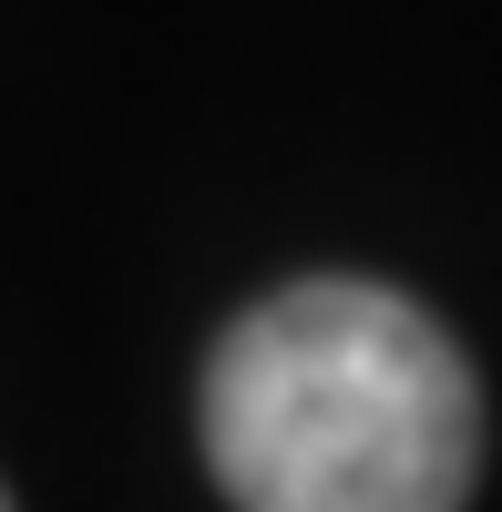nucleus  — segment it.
<instances>
[{"mask_svg":"<svg viewBox=\"0 0 502 512\" xmlns=\"http://www.w3.org/2000/svg\"><path fill=\"white\" fill-rule=\"evenodd\" d=\"M205 461L236 512H462L482 390L400 287L308 277L216 338Z\"/></svg>","mask_w":502,"mask_h":512,"instance_id":"nucleus-1","label":"nucleus"},{"mask_svg":"<svg viewBox=\"0 0 502 512\" xmlns=\"http://www.w3.org/2000/svg\"><path fill=\"white\" fill-rule=\"evenodd\" d=\"M0 512H11V502H0Z\"/></svg>","mask_w":502,"mask_h":512,"instance_id":"nucleus-2","label":"nucleus"}]
</instances>
